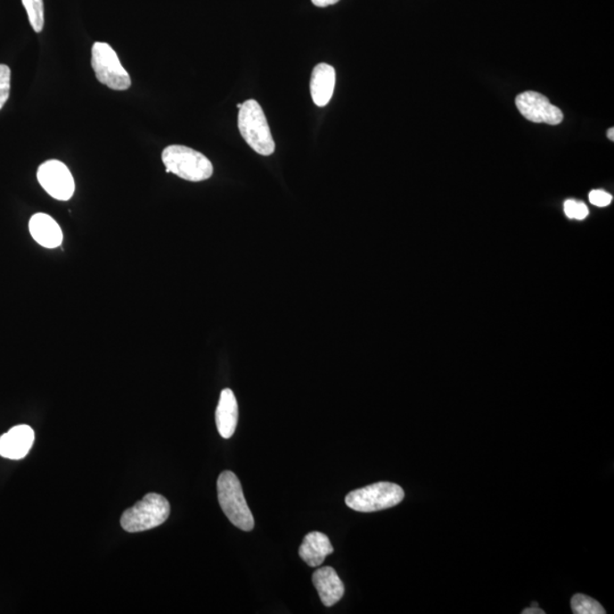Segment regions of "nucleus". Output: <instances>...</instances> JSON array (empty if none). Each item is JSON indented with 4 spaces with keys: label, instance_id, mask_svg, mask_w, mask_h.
Wrapping results in <instances>:
<instances>
[{
    "label": "nucleus",
    "instance_id": "f257e3e1",
    "mask_svg": "<svg viewBox=\"0 0 614 614\" xmlns=\"http://www.w3.org/2000/svg\"><path fill=\"white\" fill-rule=\"evenodd\" d=\"M238 129L251 150L262 156L274 154L275 143L269 123L257 101L249 100L242 104L238 114Z\"/></svg>",
    "mask_w": 614,
    "mask_h": 614
},
{
    "label": "nucleus",
    "instance_id": "f03ea898",
    "mask_svg": "<svg viewBox=\"0 0 614 614\" xmlns=\"http://www.w3.org/2000/svg\"><path fill=\"white\" fill-rule=\"evenodd\" d=\"M218 503L230 522L237 528L253 530L255 522L247 504L238 477L232 471H224L217 479Z\"/></svg>",
    "mask_w": 614,
    "mask_h": 614
},
{
    "label": "nucleus",
    "instance_id": "7ed1b4c3",
    "mask_svg": "<svg viewBox=\"0 0 614 614\" xmlns=\"http://www.w3.org/2000/svg\"><path fill=\"white\" fill-rule=\"evenodd\" d=\"M162 160L167 173H173L179 178L192 183L208 180L213 175L211 160L201 152L189 147L168 146L162 152Z\"/></svg>",
    "mask_w": 614,
    "mask_h": 614
},
{
    "label": "nucleus",
    "instance_id": "20e7f679",
    "mask_svg": "<svg viewBox=\"0 0 614 614\" xmlns=\"http://www.w3.org/2000/svg\"><path fill=\"white\" fill-rule=\"evenodd\" d=\"M170 503L160 494H147L121 517L122 528L127 533H140L163 525L170 515Z\"/></svg>",
    "mask_w": 614,
    "mask_h": 614
},
{
    "label": "nucleus",
    "instance_id": "39448f33",
    "mask_svg": "<svg viewBox=\"0 0 614 614\" xmlns=\"http://www.w3.org/2000/svg\"><path fill=\"white\" fill-rule=\"evenodd\" d=\"M404 500L401 486L393 482H376L366 487L352 490L345 498L346 505L357 512H377L397 506Z\"/></svg>",
    "mask_w": 614,
    "mask_h": 614
},
{
    "label": "nucleus",
    "instance_id": "423d86ee",
    "mask_svg": "<svg viewBox=\"0 0 614 614\" xmlns=\"http://www.w3.org/2000/svg\"><path fill=\"white\" fill-rule=\"evenodd\" d=\"M92 67L97 80L110 89L123 92L131 86V78L122 67L118 53L106 43H94L92 49Z\"/></svg>",
    "mask_w": 614,
    "mask_h": 614
},
{
    "label": "nucleus",
    "instance_id": "0eeeda50",
    "mask_svg": "<svg viewBox=\"0 0 614 614\" xmlns=\"http://www.w3.org/2000/svg\"><path fill=\"white\" fill-rule=\"evenodd\" d=\"M37 178L45 192L53 199L67 201L76 192V183L69 168L57 160H49L41 164Z\"/></svg>",
    "mask_w": 614,
    "mask_h": 614
},
{
    "label": "nucleus",
    "instance_id": "6e6552de",
    "mask_svg": "<svg viewBox=\"0 0 614 614\" xmlns=\"http://www.w3.org/2000/svg\"><path fill=\"white\" fill-rule=\"evenodd\" d=\"M515 105L523 117L531 122L558 126L563 119L562 111L538 93L526 92L518 94Z\"/></svg>",
    "mask_w": 614,
    "mask_h": 614
},
{
    "label": "nucleus",
    "instance_id": "1a4fd4ad",
    "mask_svg": "<svg viewBox=\"0 0 614 614\" xmlns=\"http://www.w3.org/2000/svg\"><path fill=\"white\" fill-rule=\"evenodd\" d=\"M34 443V430L27 424H20L0 436V456L10 460L23 459L30 452Z\"/></svg>",
    "mask_w": 614,
    "mask_h": 614
},
{
    "label": "nucleus",
    "instance_id": "9d476101",
    "mask_svg": "<svg viewBox=\"0 0 614 614\" xmlns=\"http://www.w3.org/2000/svg\"><path fill=\"white\" fill-rule=\"evenodd\" d=\"M312 580L325 607H332L343 599L345 594L344 583L337 575L335 569L332 567L317 569L313 574Z\"/></svg>",
    "mask_w": 614,
    "mask_h": 614
},
{
    "label": "nucleus",
    "instance_id": "9b49d317",
    "mask_svg": "<svg viewBox=\"0 0 614 614\" xmlns=\"http://www.w3.org/2000/svg\"><path fill=\"white\" fill-rule=\"evenodd\" d=\"M29 230L32 238L45 249H57L63 242L60 225L48 214H35L29 222Z\"/></svg>",
    "mask_w": 614,
    "mask_h": 614
},
{
    "label": "nucleus",
    "instance_id": "f8f14e48",
    "mask_svg": "<svg viewBox=\"0 0 614 614\" xmlns=\"http://www.w3.org/2000/svg\"><path fill=\"white\" fill-rule=\"evenodd\" d=\"M336 86V71L332 65L320 63L313 69L311 76V96L315 104L324 107L332 101Z\"/></svg>",
    "mask_w": 614,
    "mask_h": 614
},
{
    "label": "nucleus",
    "instance_id": "ddd939ff",
    "mask_svg": "<svg viewBox=\"0 0 614 614\" xmlns=\"http://www.w3.org/2000/svg\"><path fill=\"white\" fill-rule=\"evenodd\" d=\"M238 403L232 389L221 391L216 412L218 434L225 439L232 438L238 423Z\"/></svg>",
    "mask_w": 614,
    "mask_h": 614
},
{
    "label": "nucleus",
    "instance_id": "4468645a",
    "mask_svg": "<svg viewBox=\"0 0 614 614\" xmlns=\"http://www.w3.org/2000/svg\"><path fill=\"white\" fill-rule=\"evenodd\" d=\"M299 553L303 561L312 568L320 567L329 554L333 553L331 539L320 531L305 536Z\"/></svg>",
    "mask_w": 614,
    "mask_h": 614
},
{
    "label": "nucleus",
    "instance_id": "2eb2a0df",
    "mask_svg": "<svg viewBox=\"0 0 614 614\" xmlns=\"http://www.w3.org/2000/svg\"><path fill=\"white\" fill-rule=\"evenodd\" d=\"M22 3L32 29L39 34L45 26L44 0H22Z\"/></svg>",
    "mask_w": 614,
    "mask_h": 614
},
{
    "label": "nucleus",
    "instance_id": "dca6fc26",
    "mask_svg": "<svg viewBox=\"0 0 614 614\" xmlns=\"http://www.w3.org/2000/svg\"><path fill=\"white\" fill-rule=\"evenodd\" d=\"M571 609L575 614H604V608L592 597L577 594L571 599Z\"/></svg>",
    "mask_w": 614,
    "mask_h": 614
},
{
    "label": "nucleus",
    "instance_id": "f3484780",
    "mask_svg": "<svg viewBox=\"0 0 614 614\" xmlns=\"http://www.w3.org/2000/svg\"><path fill=\"white\" fill-rule=\"evenodd\" d=\"M11 93V69L0 64V110L5 106Z\"/></svg>",
    "mask_w": 614,
    "mask_h": 614
},
{
    "label": "nucleus",
    "instance_id": "a211bd4d",
    "mask_svg": "<svg viewBox=\"0 0 614 614\" xmlns=\"http://www.w3.org/2000/svg\"><path fill=\"white\" fill-rule=\"evenodd\" d=\"M564 212H566L569 218H575V220H584L589 213L586 205L572 200H569L564 203Z\"/></svg>",
    "mask_w": 614,
    "mask_h": 614
},
{
    "label": "nucleus",
    "instance_id": "6ab92c4d",
    "mask_svg": "<svg viewBox=\"0 0 614 614\" xmlns=\"http://www.w3.org/2000/svg\"><path fill=\"white\" fill-rule=\"evenodd\" d=\"M589 201L593 205L605 208V206L611 204L612 196L603 191H593L589 192Z\"/></svg>",
    "mask_w": 614,
    "mask_h": 614
},
{
    "label": "nucleus",
    "instance_id": "aec40b11",
    "mask_svg": "<svg viewBox=\"0 0 614 614\" xmlns=\"http://www.w3.org/2000/svg\"><path fill=\"white\" fill-rule=\"evenodd\" d=\"M338 2H340V0H312V3L317 7L335 5Z\"/></svg>",
    "mask_w": 614,
    "mask_h": 614
},
{
    "label": "nucleus",
    "instance_id": "412c9836",
    "mask_svg": "<svg viewBox=\"0 0 614 614\" xmlns=\"http://www.w3.org/2000/svg\"><path fill=\"white\" fill-rule=\"evenodd\" d=\"M522 614H545V611L542 609H538V607H533L523 610Z\"/></svg>",
    "mask_w": 614,
    "mask_h": 614
},
{
    "label": "nucleus",
    "instance_id": "4be33fe9",
    "mask_svg": "<svg viewBox=\"0 0 614 614\" xmlns=\"http://www.w3.org/2000/svg\"><path fill=\"white\" fill-rule=\"evenodd\" d=\"M613 133H614L613 127H611V129H609V130H608V138H609V139H611L612 142H613V140H614V134H613Z\"/></svg>",
    "mask_w": 614,
    "mask_h": 614
},
{
    "label": "nucleus",
    "instance_id": "5701e85b",
    "mask_svg": "<svg viewBox=\"0 0 614 614\" xmlns=\"http://www.w3.org/2000/svg\"><path fill=\"white\" fill-rule=\"evenodd\" d=\"M242 104H238V105H237V107H238L239 110L242 109Z\"/></svg>",
    "mask_w": 614,
    "mask_h": 614
}]
</instances>
